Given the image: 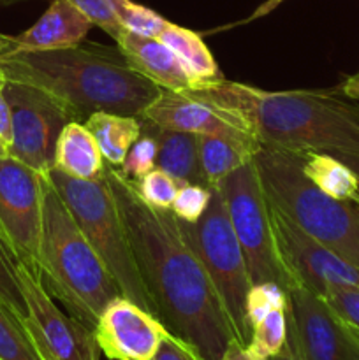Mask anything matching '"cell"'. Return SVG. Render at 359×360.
<instances>
[{
    "label": "cell",
    "instance_id": "obj_1",
    "mask_svg": "<svg viewBox=\"0 0 359 360\" xmlns=\"http://www.w3.org/2000/svg\"><path fill=\"white\" fill-rule=\"evenodd\" d=\"M106 179L118 204L153 315L172 336L196 348L204 360H220L236 338L224 302L203 262L187 245L171 210L151 207L132 179L106 164Z\"/></svg>",
    "mask_w": 359,
    "mask_h": 360
},
{
    "label": "cell",
    "instance_id": "obj_2",
    "mask_svg": "<svg viewBox=\"0 0 359 360\" xmlns=\"http://www.w3.org/2000/svg\"><path fill=\"white\" fill-rule=\"evenodd\" d=\"M185 94L238 115L263 148L359 157V101L340 88L267 91L222 77Z\"/></svg>",
    "mask_w": 359,
    "mask_h": 360
},
{
    "label": "cell",
    "instance_id": "obj_3",
    "mask_svg": "<svg viewBox=\"0 0 359 360\" xmlns=\"http://www.w3.org/2000/svg\"><path fill=\"white\" fill-rule=\"evenodd\" d=\"M0 70L6 79L49 91L81 123L99 111L141 116L162 91L129 65L118 46L97 42L83 41L55 51L13 53L0 58Z\"/></svg>",
    "mask_w": 359,
    "mask_h": 360
},
{
    "label": "cell",
    "instance_id": "obj_4",
    "mask_svg": "<svg viewBox=\"0 0 359 360\" xmlns=\"http://www.w3.org/2000/svg\"><path fill=\"white\" fill-rule=\"evenodd\" d=\"M37 278L53 299L94 330L99 316L122 290L77 227L48 174H42V229Z\"/></svg>",
    "mask_w": 359,
    "mask_h": 360
},
{
    "label": "cell",
    "instance_id": "obj_5",
    "mask_svg": "<svg viewBox=\"0 0 359 360\" xmlns=\"http://www.w3.org/2000/svg\"><path fill=\"white\" fill-rule=\"evenodd\" d=\"M253 160L271 206L317 243L359 267V206L317 188L301 172L296 153L260 146Z\"/></svg>",
    "mask_w": 359,
    "mask_h": 360
},
{
    "label": "cell",
    "instance_id": "obj_6",
    "mask_svg": "<svg viewBox=\"0 0 359 360\" xmlns=\"http://www.w3.org/2000/svg\"><path fill=\"white\" fill-rule=\"evenodd\" d=\"M48 178L65 202L77 227L87 236L90 245L115 278L123 297L130 299L153 315V304L141 280L125 224L106 174L92 181H84L51 169Z\"/></svg>",
    "mask_w": 359,
    "mask_h": 360
},
{
    "label": "cell",
    "instance_id": "obj_7",
    "mask_svg": "<svg viewBox=\"0 0 359 360\" xmlns=\"http://www.w3.org/2000/svg\"><path fill=\"white\" fill-rule=\"evenodd\" d=\"M178 224L183 239L199 257L208 276L213 281L227 309L236 338L239 343L248 345L250 330L246 326L245 304L252 280L246 257L232 229L220 188H213L210 206L199 221L187 224L178 220Z\"/></svg>",
    "mask_w": 359,
    "mask_h": 360
},
{
    "label": "cell",
    "instance_id": "obj_8",
    "mask_svg": "<svg viewBox=\"0 0 359 360\" xmlns=\"http://www.w3.org/2000/svg\"><path fill=\"white\" fill-rule=\"evenodd\" d=\"M239 239L253 283H277L289 290L294 278L285 267L275 238L271 206L256 160L236 169L218 185Z\"/></svg>",
    "mask_w": 359,
    "mask_h": 360
},
{
    "label": "cell",
    "instance_id": "obj_9",
    "mask_svg": "<svg viewBox=\"0 0 359 360\" xmlns=\"http://www.w3.org/2000/svg\"><path fill=\"white\" fill-rule=\"evenodd\" d=\"M13 137L7 155L41 174L53 169L56 141L63 127L76 122L65 104L49 91L21 81L6 79Z\"/></svg>",
    "mask_w": 359,
    "mask_h": 360
},
{
    "label": "cell",
    "instance_id": "obj_10",
    "mask_svg": "<svg viewBox=\"0 0 359 360\" xmlns=\"http://www.w3.org/2000/svg\"><path fill=\"white\" fill-rule=\"evenodd\" d=\"M41 229L42 174L11 155H4L0 157V238L18 266L35 278Z\"/></svg>",
    "mask_w": 359,
    "mask_h": 360
},
{
    "label": "cell",
    "instance_id": "obj_11",
    "mask_svg": "<svg viewBox=\"0 0 359 360\" xmlns=\"http://www.w3.org/2000/svg\"><path fill=\"white\" fill-rule=\"evenodd\" d=\"M287 294V333L303 360H359V330L317 292L294 281Z\"/></svg>",
    "mask_w": 359,
    "mask_h": 360
},
{
    "label": "cell",
    "instance_id": "obj_12",
    "mask_svg": "<svg viewBox=\"0 0 359 360\" xmlns=\"http://www.w3.org/2000/svg\"><path fill=\"white\" fill-rule=\"evenodd\" d=\"M18 281L27 306V323L39 352L46 360H99L101 348L94 330L74 316L60 311L41 281L18 266Z\"/></svg>",
    "mask_w": 359,
    "mask_h": 360
},
{
    "label": "cell",
    "instance_id": "obj_13",
    "mask_svg": "<svg viewBox=\"0 0 359 360\" xmlns=\"http://www.w3.org/2000/svg\"><path fill=\"white\" fill-rule=\"evenodd\" d=\"M271 218L278 250L294 281L306 285L317 294L329 285L359 288V267L310 238L273 206Z\"/></svg>",
    "mask_w": 359,
    "mask_h": 360
},
{
    "label": "cell",
    "instance_id": "obj_14",
    "mask_svg": "<svg viewBox=\"0 0 359 360\" xmlns=\"http://www.w3.org/2000/svg\"><path fill=\"white\" fill-rule=\"evenodd\" d=\"M169 334L157 316L123 295L106 306L94 327L101 354L111 360H151Z\"/></svg>",
    "mask_w": 359,
    "mask_h": 360
},
{
    "label": "cell",
    "instance_id": "obj_15",
    "mask_svg": "<svg viewBox=\"0 0 359 360\" xmlns=\"http://www.w3.org/2000/svg\"><path fill=\"white\" fill-rule=\"evenodd\" d=\"M141 118L150 120L155 125L168 130L197 136H220L241 143L259 144L238 115L185 91L162 90L160 95L141 112Z\"/></svg>",
    "mask_w": 359,
    "mask_h": 360
},
{
    "label": "cell",
    "instance_id": "obj_16",
    "mask_svg": "<svg viewBox=\"0 0 359 360\" xmlns=\"http://www.w3.org/2000/svg\"><path fill=\"white\" fill-rule=\"evenodd\" d=\"M115 42L129 65L162 90L189 91L197 88L192 74L160 39L141 37L123 30Z\"/></svg>",
    "mask_w": 359,
    "mask_h": 360
},
{
    "label": "cell",
    "instance_id": "obj_17",
    "mask_svg": "<svg viewBox=\"0 0 359 360\" xmlns=\"http://www.w3.org/2000/svg\"><path fill=\"white\" fill-rule=\"evenodd\" d=\"M92 27L95 25L92 23L90 18L81 13L69 0H53L44 14L28 30L13 37V53L55 51V49L73 48L87 39Z\"/></svg>",
    "mask_w": 359,
    "mask_h": 360
},
{
    "label": "cell",
    "instance_id": "obj_18",
    "mask_svg": "<svg viewBox=\"0 0 359 360\" xmlns=\"http://www.w3.org/2000/svg\"><path fill=\"white\" fill-rule=\"evenodd\" d=\"M141 118V116H139ZM144 125L150 129L158 143L157 167L171 174L182 185H208V179L201 169L199 160V136L190 132L168 130L155 125L150 120H144Z\"/></svg>",
    "mask_w": 359,
    "mask_h": 360
},
{
    "label": "cell",
    "instance_id": "obj_19",
    "mask_svg": "<svg viewBox=\"0 0 359 360\" xmlns=\"http://www.w3.org/2000/svg\"><path fill=\"white\" fill-rule=\"evenodd\" d=\"M53 169L84 181L104 174L106 160L84 123L70 122L63 127L56 141Z\"/></svg>",
    "mask_w": 359,
    "mask_h": 360
},
{
    "label": "cell",
    "instance_id": "obj_20",
    "mask_svg": "<svg viewBox=\"0 0 359 360\" xmlns=\"http://www.w3.org/2000/svg\"><path fill=\"white\" fill-rule=\"evenodd\" d=\"M301 172L326 195L359 206V179L348 165L331 153H296Z\"/></svg>",
    "mask_w": 359,
    "mask_h": 360
},
{
    "label": "cell",
    "instance_id": "obj_21",
    "mask_svg": "<svg viewBox=\"0 0 359 360\" xmlns=\"http://www.w3.org/2000/svg\"><path fill=\"white\" fill-rule=\"evenodd\" d=\"M84 125L95 137L106 164L120 169L130 146L141 136L139 116H125L99 111L84 120Z\"/></svg>",
    "mask_w": 359,
    "mask_h": 360
},
{
    "label": "cell",
    "instance_id": "obj_22",
    "mask_svg": "<svg viewBox=\"0 0 359 360\" xmlns=\"http://www.w3.org/2000/svg\"><path fill=\"white\" fill-rule=\"evenodd\" d=\"M158 39L182 60L187 70L197 81V88L222 79L220 69H218L210 48L204 44L203 37L197 32L168 21Z\"/></svg>",
    "mask_w": 359,
    "mask_h": 360
},
{
    "label": "cell",
    "instance_id": "obj_23",
    "mask_svg": "<svg viewBox=\"0 0 359 360\" xmlns=\"http://www.w3.org/2000/svg\"><path fill=\"white\" fill-rule=\"evenodd\" d=\"M259 144L241 143L220 136H199L201 169L210 186H218L231 172L253 160Z\"/></svg>",
    "mask_w": 359,
    "mask_h": 360
},
{
    "label": "cell",
    "instance_id": "obj_24",
    "mask_svg": "<svg viewBox=\"0 0 359 360\" xmlns=\"http://www.w3.org/2000/svg\"><path fill=\"white\" fill-rule=\"evenodd\" d=\"M0 360H46L25 323V316L2 299H0Z\"/></svg>",
    "mask_w": 359,
    "mask_h": 360
},
{
    "label": "cell",
    "instance_id": "obj_25",
    "mask_svg": "<svg viewBox=\"0 0 359 360\" xmlns=\"http://www.w3.org/2000/svg\"><path fill=\"white\" fill-rule=\"evenodd\" d=\"M287 341V304L275 306L270 311L250 323V341L246 347L259 355L270 359L284 348Z\"/></svg>",
    "mask_w": 359,
    "mask_h": 360
},
{
    "label": "cell",
    "instance_id": "obj_26",
    "mask_svg": "<svg viewBox=\"0 0 359 360\" xmlns=\"http://www.w3.org/2000/svg\"><path fill=\"white\" fill-rule=\"evenodd\" d=\"M113 7L122 27L141 37L158 39L168 25V20L160 14L132 0H113Z\"/></svg>",
    "mask_w": 359,
    "mask_h": 360
},
{
    "label": "cell",
    "instance_id": "obj_27",
    "mask_svg": "<svg viewBox=\"0 0 359 360\" xmlns=\"http://www.w3.org/2000/svg\"><path fill=\"white\" fill-rule=\"evenodd\" d=\"M157 155H158V143L155 139L153 134L150 132L144 122L141 120V136L137 137L136 143L130 146L129 153H127L125 160H123L122 167L118 169L120 174L125 178L137 181L153 171L157 167Z\"/></svg>",
    "mask_w": 359,
    "mask_h": 360
},
{
    "label": "cell",
    "instance_id": "obj_28",
    "mask_svg": "<svg viewBox=\"0 0 359 360\" xmlns=\"http://www.w3.org/2000/svg\"><path fill=\"white\" fill-rule=\"evenodd\" d=\"M134 186H136L137 195L148 206L157 207V210H171L182 183L176 181L171 174H168L162 169L155 167L153 171L134 181Z\"/></svg>",
    "mask_w": 359,
    "mask_h": 360
},
{
    "label": "cell",
    "instance_id": "obj_29",
    "mask_svg": "<svg viewBox=\"0 0 359 360\" xmlns=\"http://www.w3.org/2000/svg\"><path fill=\"white\" fill-rule=\"evenodd\" d=\"M215 186H204V185H182L178 193L175 197L171 211L178 220L187 221V224H196L201 220L204 211L208 210L211 200V193H213Z\"/></svg>",
    "mask_w": 359,
    "mask_h": 360
},
{
    "label": "cell",
    "instance_id": "obj_30",
    "mask_svg": "<svg viewBox=\"0 0 359 360\" xmlns=\"http://www.w3.org/2000/svg\"><path fill=\"white\" fill-rule=\"evenodd\" d=\"M0 299L13 306L20 315L27 316V306L18 281V264L2 238H0Z\"/></svg>",
    "mask_w": 359,
    "mask_h": 360
},
{
    "label": "cell",
    "instance_id": "obj_31",
    "mask_svg": "<svg viewBox=\"0 0 359 360\" xmlns=\"http://www.w3.org/2000/svg\"><path fill=\"white\" fill-rule=\"evenodd\" d=\"M69 2L76 6L81 13L87 14L95 27L102 28L115 41L125 30L120 23L118 16H116L113 0H69Z\"/></svg>",
    "mask_w": 359,
    "mask_h": 360
},
{
    "label": "cell",
    "instance_id": "obj_32",
    "mask_svg": "<svg viewBox=\"0 0 359 360\" xmlns=\"http://www.w3.org/2000/svg\"><path fill=\"white\" fill-rule=\"evenodd\" d=\"M320 297L354 329L359 330V288L358 287H329L320 292Z\"/></svg>",
    "mask_w": 359,
    "mask_h": 360
},
{
    "label": "cell",
    "instance_id": "obj_33",
    "mask_svg": "<svg viewBox=\"0 0 359 360\" xmlns=\"http://www.w3.org/2000/svg\"><path fill=\"white\" fill-rule=\"evenodd\" d=\"M151 360H204L203 355L180 338L169 334Z\"/></svg>",
    "mask_w": 359,
    "mask_h": 360
},
{
    "label": "cell",
    "instance_id": "obj_34",
    "mask_svg": "<svg viewBox=\"0 0 359 360\" xmlns=\"http://www.w3.org/2000/svg\"><path fill=\"white\" fill-rule=\"evenodd\" d=\"M4 88H6V76L0 70V143L6 148H9L13 129H11V108Z\"/></svg>",
    "mask_w": 359,
    "mask_h": 360
},
{
    "label": "cell",
    "instance_id": "obj_35",
    "mask_svg": "<svg viewBox=\"0 0 359 360\" xmlns=\"http://www.w3.org/2000/svg\"><path fill=\"white\" fill-rule=\"evenodd\" d=\"M220 360H264L260 359L259 355L253 354L246 345L239 343L238 340H232L231 343L227 345V348L222 354Z\"/></svg>",
    "mask_w": 359,
    "mask_h": 360
},
{
    "label": "cell",
    "instance_id": "obj_36",
    "mask_svg": "<svg viewBox=\"0 0 359 360\" xmlns=\"http://www.w3.org/2000/svg\"><path fill=\"white\" fill-rule=\"evenodd\" d=\"M266 360H303V359H301V355H299L298 348H296L294 341H292V338L289 336V333H287V341H285L284 348H282L278 354H275L273 357H270Z\"/></svg>",
    "mask_w": 359,
    "mask_h": 360
},
{
    "label": "cell",
    "instance_id": "obj_37",
    "mask_svg": "<svg viewBox=\"0 0 359 360\" xmlns=\"http://www.w3.org/2000/svg\"><path fill=\"white\" fill-rule=\"evenodd\" d=\"M340 91L344 95H347L348 98H354V101H359V72L348 76L344 83L340 84Z\"/></svg>",
    "mask_w": 359,
    "mask_h": 360
},
{
    "label": "cell",
    "instance_id": "obj_38",
    "mask_svg": "<svg viewBox=\"0 0 359 360\" xmlns=\"http://www.w3.org/2000/svg\"><path fill=\"white\" fill-rule=\"evenodd\" d=\"M285 0H266V2L263 4V6H259L256 9V13L252 14V16L250 18H246L245 21H239L238 25H243V23H250V21H253V20H257V18H263V16H266V14H270L271 11H275L277 9L278 6H280V4H284Z\"/></svg>",
    "mask_w": 359,
    "mask_h": 360
},
{
    "label": "cell",
    "instance_id": "obj_39",
    "mask_svg": "<svg viewBox=\"0 0 359 360\" xmlns=\"http://www.w3.org/2000/svg\"><path fill=\"white\" fill-rule=\"evenodd\" d=\"M336 158H340L341 162H344L345 165H348V167L354 171V174L358 176L359 179V157L358 155H345V153H340V155H334Z\"/></svg>",
    "mask_w": 359,
    "mask_h": 360
},
{
    "label": "cell",
    "instance_id": "obj_40",
    "mask_svg": "<svg viewBox=\"0 0 359 360\" xmlns=\"http://www.w3.org/2000/svg\"><path fill=\"white\" fill-rule=\"evenodd\" d=\"M14 49V39L11 35L0 34V58L11 55Z\"/></svg>",
    "mask_w": 359,
    "mask_h": 360
},
{
    "label": "cell",
    "instance_id": "obj_41",
    "mask_svg": "<svg viewBox=\"0 0 359 360\" xmlns=\"http://www.w3.org/2000/svg\"><path fill=\"white\" fill-rule=\"evenodd\" d=\"M4 155H7V148L0 143V157H4Z\"/></svg>",
    "mask_w": 359,
    "mask_h": 360
}]
</instances>
